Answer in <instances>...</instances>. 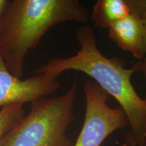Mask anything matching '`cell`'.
Wrapping results in <instances>:
<instances>
[{"mask_svg": "<svg viewBox=\"0 0 146 146\" xmlns=\"http://www.w3.org/2000/svg\"><path fill=\"white\" fill-rule=\"evenodd\" d=\"M76 39L81 46L77 54L68 58H53L38 69L37 74L57 78L66 70L85 73L114 97L125 113L130 128L125 135L127 145L146 146V103L131 81L134 69L126 68L119 58L104 56L97 46L96 35L90 27H79Z\"/></svg>", "mask_w": 146, "mask_h": 146, "instance_id": "1", "label": "cell"}, {"mask_svg": "<svg viewBox=\"0 0 146 146\" xmlns=\"http://www.w3.org/2000/svg\"><path fill=\"white\" fill-rule=\"evenodd\" d=\"M87 21V10L77 0L9 1L0 18V52L5 66L21 78L27 54L49 29L63 22Z\"/></svg>", "mask_w": 146, "mask_h": 146, "instance_id": "2", "label": "cell"}, {"mask_svg": "<svg viewBox=\"0 0 146 146\" xmlns=\"http://www.w3.org/2000/svg\"><path fill=\"white\" fill-rule=\"evenodd\" d=\"M77 91L74 80L62 96L31 102L29 114L11 129L3 146H73L66 130L76 118L74 108Z\"/></svg>", "mask_w": 146, "mask_h": 146, "instance_id": "3", "label": "cell"}, {"mask_svg": "<svg viewBox=\"0 0 146 146\" xmlns=\"http://www.w3.org/2000/svg\"><path fill=\"white\" fill-rule=\"evenodd\" d=\"M84 92L86 98L85 120L73 146H101L112 133L129 125L127 116L120 107L109 106V95L95 81H85Z\"/></svg>", "mask_w": 146, "mask_h": 146, "instance_id": "4", "label": "cell"}, {"mask_svg": "<svg viewBox=\"0 0 146 146\" xmlns=\"http://www.w3.org/2000/svg\"><path fill=\"white\" fill-rule=\"evenodd\" d=\"M60 86L56 78L36 74L22 80L10 72L0 52V107L33 102L56 92Z\"/></svg>", "mask_w": 146, "mask_h": 146, "instance_id": "5", "label": "cell"}, {"mask_svg": "<svg viewBox=\"0 0 146 146\" xmlns=\"http://www.w3.org/2000/svg\"><path fill=\"white\" fill-rule=\"evenodd\" d=\"M108 30L110 38L118 47L130 52L139 60L145 57L143 18L136 15H129L116 22Z\"/></svg>", "mask_w": 146, "mask_h": 146, "instance_id": "6", "label": "cell"}, {"mask_svg": "<svg viewBox=\"0 0 146 146\" xmlns=\"http://www.w3.org/2000/svg\"><path fill=\"white\" fill-rule=\"evenodd\" d=\"M129 15L146 18V0H98L91 18L96 26L109 29Z\"/></svg>", "mask_w": 146, "mask_h": 146, "instance_id": "7", "label": "cell"}, {"mask_svg": "<svg viewBox=\"0 0 146 146\" xmlns=\"http://www.w3.org/2000/svg\"><path fill=\"white\" fill-rule=\"evenodd\" d=\"M25 114L23 104H12L0 110V146H3L5 137Z\"/></svg>", "mask_w": 146, "mask_h": 146, "instance_id": "8", "label": "cell"}, {"mask_svg": "<svg viewBox=\"0 0 146 146\" xmlns=\"http://www.w3.org/2000/svg\"><path fill=\"white\" fill-rule=\"evenodd\" d=\"M135 72H140L146 80V56L141 60H139L133 66Z\"/></svg>", "mask_w": 146, "mask_h": 146, "instance_id": "9", "label": "cell"}, {"mask_svg": "<svg viewBox=\"0 0 146 146\" xmlns=\"http://www.w3.org/2000/svg\"><path fill=\"white\" fill-rule=\"evenodd\" d=\"M9 3V0H0V18Z\"/></svg>", "mask_w": 146, "mask_h": 146, "instance_id": "10", "label": "cell"}, {"mask_svg": "<svg viewBox=\"0 0 146 146\" xmlns=\"http://www.w3.org/2000/svg\"><path fill=\"white\" fill-rule=\"evenodd\" d=\"M144 27H145V39H144V47H145V52L146 54V18H143Z\"/></svg>", "mask_w": 146, "mask_h": 146, "instance_id": "11", "label": "cell"}, {"mask_svg": "<svg viewBox=\"0 0 146 146\" xmlns=\"http://www.w3.org/2000/svg\"><path fill=\"white\" fill-rule=\"evenodd\" d=\"M144 100H145V103H146V98H145V99Z\"/></svg>", "mask_w": 146, "mask_h": 146, "instance_id": "12", "label": "cell"}]
</instances>
